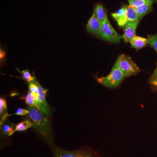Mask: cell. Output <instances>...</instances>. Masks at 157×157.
<instances>
[{"label":"cell","mask_w":157,"mask_h":157,"mask_svg":"<svg viewBox=\"0 0 157 157\" xmlns=\"http://www.w3.org/2000/svg\"><path fill=\"white\" fill-rule=\"evenodd\" d=\"M153 3H149L145 4L143 6H140L138 8H135L137 11V17L138 20L140 21L142 19L144 16H145L152 10V7Z\"/></svg>","instance_id":"obj_11"},{"label":"cell","mask_w":157,"mask_h":157,"mask_svg":"<svg viewBox=\"0 0 157 157\" xmlns=\"http://www.w3.org/2000/svg\"><path fill=\"white\" fill-rule=\"evenodd\" d=\"M125 76L119 68L116 62L109 75L104 77L97 78L99 83L107 88H113L121 84Z\"/></svg>","instance_id":"obj_2"},{"label":"cell","mask_w":157,"mask_h":157,"mask_svg":"<svg viewBox=\"0 0 157 157\" xmlns=\"http://www.w3.org/2000/svg\"><path fill=\"white\" fill-rule=\"evenodd\" d=\"M25 103L30 107H36L39 109V106L37 104L36 102L34 101L31 97V92H29L27 95L26 96L25 98Z\"/></svg>","instance_id":"obj_17"},{"label":"cell","mask_w":157,"mask_h":157,"mask_svg":"<svg viewBox=\"0 0 157 157\" xmlns=\"http://www.w3.org/2000/svg\"><path fill=\"white\" fill-rule=\"evenodd\" d=\"M94 13L95 14L96 17L101 22H103L107 17L106 11H105L104 7L101 5H97L94 9Z\"/></svg>","instance_id":"obj_13"},{"label":"cell","mask_w":157,"mask_h":157,"mask_svg":"<svg viewBox=\"0 0 157 157\" xmlns=\"http://www.w3.org/2000/svg\"><path fill=\"white\" fill-rule=\"evenodd\" d=\"M34 82L38 86L39 90V102L37 104L39 106V110H41L45 115L48 116H51V112L50 108L46 102V98H45V94L47 92V90L44 89L38 82L36 80H34Z\"/></svg>","instance_id":"obj_6"},{"label":"cell","mask_w":157,"mask_h":157,"mask_svg":"<svg viewBox=\"0 0 157 157\" xmlns=\"http://www.w3.org/2000/svg\"><path fill=\"white\" fill-rule=\"evenodd\" d=\"M54 157H101L95 150L87 147L73 151H68L56 147L54 149Z\"/></svg>","instance_id":"obj_3"},{"label":"cell","mask_w":157,"mask_h":157,"mask_svg":"<svg viewBox=\"0 0 157 157\" xmlns=\"http://www.w3.org/2000/svg\"><path fill=\"white\" fill-rule=\"evenodd\" d=\"M29 116L33 126L41 136L49 143H52L51 125L47 115L36 107H29Z\"/></svg>","instance_id":"obj_1"},{"label":"cell","mask_w":157,"mask_h":157,"mask_svg":"<svg viewBox=\"0 0 157 157\" xmlns=\"http://www.w3.org/2000/svg\"><path fill=\"white\" fill-rule=\"evenodd\" d=\"M126 16L128 22H139L137 11L134 7L127 6Z\"/></svg>","instance_id":"obj_12"},{"label":"cell","mask_w":157,"mask_h":157,"mask_svg":"<svg viewBox=\"0 0 157 157\" xmlns=\"http://www.w3.org/2000/svg\"><path fill=\"white\" fill-rule=\"evenodd\" d=\"M118 66L125 77L137 75L140 71V68L130 57L121 54L117 60Z\"/></svg>","instance_id":"obj_4"},{"label":"cell","mask_w":157,"mask_h":157,"mask_svg":"<svg viewBox=\"0 0 157 157\" xmlns=\"http://www.w3.org/2000/svg\"><path fill=\"white\" fill-rule=\"evenodd\" d=\"M39 93L31 92V97H32V99H33L34 101H36L37 104H38V102H39Z\"/></svg>","instance_id":"obj_24"},{"label":"cell","mask_w":157,"mask_h":157,"mask_svg":"<svg viewBox=\"0 0 157 157\" xmlns=\"http://www.w3.org/2000/svg\"><path fill=\"white\" fill-rule=\"evenodd\" d=\"M148 44L154 48L157 53V35L150 36L148 38Z\"/></svg>","instance_id":"obj_18"},{"label":"cell","mask_w":157,"mask_h":157,"mask_svg":"<svg viewBox=\"0 0 157 157\" xmlns=\"http://www.w3.org/2000/svg\"><path fill=\"white\" fill-rule=\"evenodd\" d=\"M7 103L6 100L2 98H0V114L1 117L7 112Z\"/></svg>","instance_id":"obj_19"},{"label":"cell","mask_w":157,"mask_h":157,"mask_svg":"<svg viewBox=\"0 0 157 157\" xmlns=\"http://www.w3.org/2000/svg\"><path fill=\"white\" fill-rule=\"evenodd\" d=\"M29 110L25 109H21V108H19V109H17L16 113H14V114H16L17 115L22 116L26 115V114H29Z\"/></svg>","instance_id":"obj_23"},{"label":"cell","mask_w":157,"mask_h":157,"mask_svg":"<svg viewBox=\"0 0 157 157\" xmlns=\"http://www.w3.org/2000/svg\"><path fill=\"white\" fill-rule=\"evenodd\" d=\"M139 22H128L124 27V33L123 35V39L125 43L130 42V41L136 36V30Z\"/></svg>","instance_id":"obj_8"},{"label":"cell","mask_w":157,"mask_h":157,"mask_svg":"<svg viewBox=\"0 0 157 157\" xmlns=\"http://www.w3.org/2000/svg\"><path fill=\"white\" fill-rule=\"evenodd\" d=\"M149 82L153 86L157 88V65L156 68L150 78Z\"/></svg>","instance_id":"obj_21"},{"label":"cell","mask_w":157,"mask_h":157,"mask_svg":"<svg viewBox=\"0 0 157 157\" xmlns=\"http://www.w3.org/2000/svg\"><path fill=\"white\" fill-rule=\"evenodd\" d=\"M108 42L117 43L123 39V36L118 33L109 22L108 17L102 22L101 36Z\"/></svg>","instance_id":"obj_5"},{"label":"cell","mask_w":157,"mask_h":157,"mask_svg":"<svg viewBox=\"0 0 157 157\" xmlns=\"http://www.w3.org/2000/svg\"><path fill=\"white\" fill-rule=\"evenodd\" d=\"M33 126V124L32 122L29 120H27L23 121L16 125L15 132L25 131L27 129Z\"/></svg>","instance_id":"obj_15"},{"label":"cell","mask_w":157,"mask_h":157,"mask_svg":"<svg viewBox=\"0 0 157 157\" xmlns=\"http://www.w3.org/2000/svg\"><path fill=\"white\" fill-rule=\"evenodd\" d=\"M155 0H128L129 6L135 8H138L145 4L154 3Z\"/></svg>","instance_id":"obj_16"},{"label":"cell","mask_w":157,"mask_h":157,"mask_svg":"<svg viewBox=\"0 0 157 157\" xmlns=\"http://www.w3.org/2000/svg\"><path fill=\"white\" fill-rule=\"evenodd\" d=\"M130 42L132 47L137 50H139L145 47L148 44V39L143 37L135 36L130 41Z\"/></svg>","instance_id":"obj_10"},{"label":"cell","mask_w":157,"mask_h":157,"mask_svg":"<svg viewBox=\"0 0 157 157\" xmlns=\"http://www.w3.org/2000/svg\"><path fill=\"white\" fill-rule=\"evenodd\" d=\"M22 73L24 78L29 83L33 82L35 80V78L31 75L30 73L29 72V70H24L22 71Z\"/></svg>","instance_id":"obj_20"},{"label":"cell","mask_w":157,"mask_h":157,"mask_svg":"<svg viewBox=\"0 0 157 157\" xmlns=\"http://www.w3.org/2000/svg\"><path fill=\"white\" fill-rule=\"evenodd\" d=\"M127 8V6H124L116 12L111 14L112 17L116 21L118 25L121 28L124 27L128 22L126 16Z\"/></svg>","instance_id":"obj_9"},{"label":"cell","mask_w":157,"mask_h":157,"mask_svg":"<svg viewBox=\"0 0 157 157\" xmlns=\"http://www.w3.org/2000/svg\"><path fill=\"white\" fill-rule=\"evenodd\" d=\"M29 89V92H31L39 93L38 86L34 81L33 82H30Z\"/></svg>","instance_id":"obj_22"},{"label":"cell","mask_w":157,"mask_h":157,"mask_svg":"<svg viewBox=\"0 0 157 157\" xmlns=\"http://www.w3.org/2000/svg\"><path fill=\"white\" fill-rule=\"evenodd\" d=\"M5 55H6V53H5V52L1 49V52H0V59H1L4 58Z\"/></svg>","instance_id":"obj_25"},{"label":"cell","mask_w":157,"mask_h":157,"mask_svg":"<svg viewBox=\"0 0 157 157\" xmlns=\"http://www.w3.org/2000/svg\"><path fill=\"white\" fill-rule=\"evenodd\" d=\"M16 126L14 124L11 122H6L5 121V122L3 124L2 127V131L3 133H5L6 135L10 136L12 134H14L15 132V128Z\"/></svg>","instance_id":"obj_14"},{"label":"cell","mask_w":157,"mask_h":157,"mask_svg":"<svg viewBox=\"0 0 157 157\" xmlns=\"http://www.w3.org/2000/svg\"><path fill=\"white\" fill-rule=\"evenodd\" d=\"M102 23L96 17L94 13L89 20L86 28L87 30L97 36H101Z\"/></svg>","instance_id":"obj_7"}]
</instances>
